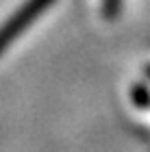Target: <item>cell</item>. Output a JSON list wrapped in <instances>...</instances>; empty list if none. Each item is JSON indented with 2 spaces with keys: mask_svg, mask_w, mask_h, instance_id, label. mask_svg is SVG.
Returning a JSON list of instances; mask_svg holds the SVG:
<instances>
[{
  "mask_svg": "<svg viewBox=\"0 0 150 152\" xmlns=\"http://www.w3.org/2000/svg\"><path fill=\"white\" fill-rule=\"evenodd\" d=\"M54 0H29L18 13H13L11 20H7L4 26L0 28V54L7 50V46L11 44L15 37H20L42 13L48 9Z\"/></svg>",
  "mask_w": 150,
  "mask_h": 152,
  "instance_id": "6da1fadb",
  "label": "cell"
}]
</instances>
